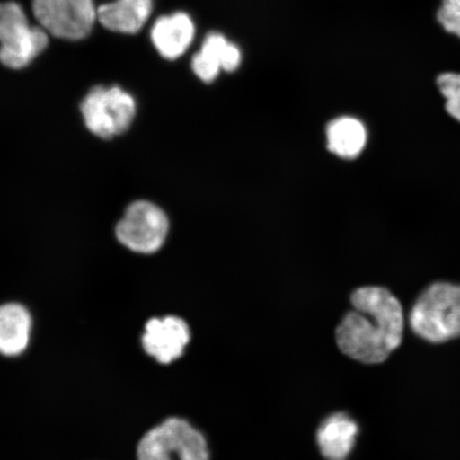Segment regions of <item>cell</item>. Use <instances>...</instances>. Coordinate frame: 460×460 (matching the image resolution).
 I'll use <instances>...</instances> for the list:
<instances>
[{"instance_id": "obj_4", "label": "cell", "mask_w": 460, "mask_h": 460, "mask_svg": "<svg viewBox=\"0 0 460 460\" xmlns=\"http://www.w3.org/2000/svg\"><path fill=\"white\" fill-rule=\"evenodd\" d=\"M210 460L203 434L180 418H170L144 435L137 460Z\"/></svg>"}, {"instance_id": "obj_8", "label": "cell", "mask_w": 460, "mask_h": 460, "mask_svg": "<svg viewBox=\"0 0 460 460\" xmlns=\"http://www.w3.org/2000/svg\"><path fill=\"white\" fill-rule=\"evenodd\" d=\"M190 341V330L178 316L149 320L142 337L146 352L160 364L169 365L181 358Z\"/></svg>"}, {"instance_id": "obj_9", "label": "cell", "mask_w": 460, "mask_h": 460, "mask_svg": "<svg viewBox=\"0 0 460 460\" xmlns=\"http://www.w3.org/2000/svg\"><path fill=\"white\" fill-rule=\"evenodd\" d=\"M195 28L186 13L161 16L155 22L151 38L158 53L168 60H176L186 53L194 38Z\"/></svg>"}, {"instance_id": "obj_10", "label": "cell", "mask_w": 460, "mask_h": 460, "mask_svg": "<svg viewBox=\"0 0 460 460\" xmlns=\"http://www.w3.org/2000/svg\"><path fill=\"white\" fill-rule=\"evenodd\" d=\"M153 0H115L97 8V20L113 32H139L151 16Z\"/></svg>"}, {"instance_id": "obj_14", "label": "cell", "mask_w": 460, "mask_h": 460, "mask_svg": "<svg viewBox=\"0 0 460 460\" xmlns=\"http://www.w3.org/2000/svg\"><path fill=\"white\" fill-rule=\"evenodd\" d=\"M437 85L446 97L447 111L460 122V74H441L437 78Z\"/></svg>"}, {"instance_id": "obj_2", "label": "cell", "mask_w": 460, "mask_h": 460, "mask_svg": "<svg viewBox=\"0 0 460 460\" xmlns=\"http://www.w3.org/2000/svg\"><path fill=\"white\" fill-rule=\"evenodd\" d=\"M411 325L430 342L460 337V286L437 283L428 288L412 308Z\"/></svg>"}, {"instance_id": "obj_12", "label": "cell", "mask_w": 460, "mask_h": 460, "mask_svg": "<svg viewBox=\"0 0 460 460\" xmlns=\"http://www.w3.org/2000/svg\"><path fill=\"white\" fill-rule=\"evenodd\" d=\"M31 330V316L19 304L0 306V354L16 356L24 352Z\"/></svg>"}, {"instance_id": "obj_7", "label": "cell", "mask_w": 460, "mask_h": 460, "mask_svg": "<svg viewBox=\"0 0 460 460\" xmlns=\"http://www.w3.org/2000/svg\"><path fill=\"white\" fill-rule=\"evenodd\" d=\"M32 11L46 32L70 41L88 37L97 20L94 0H32Z\"/></svg>"}, {"instance_id": "obj_16", "label": "cell", "mask_w": 460, "mask_h": 460, "mask_svg": "<svg viewBox=\"0 0 460 460\" xmlns=\"http://www.w3.org/2000/svg\"><path fill=\"white\" fill-rule=\"evenodd\" d=\"M192 70L204 83H211L217 77L222 67L214 58L199 50V53L193 57Z\"/></svg>"}, {"instance_id": "obj_1", "label": "cell", "mask_w": 460, "mask_h": 460, "mask_svg": "<svg viewBox=\"0 0 460 460\" xmlns=\"http://www.w3.org/2000/svg\"><path fill=\"white\" fill-rule=\"evenodd\" d=\"M354 310L336 331L339 349L349 358L376 365L400 347L404 315L393 293L382 287H364L350 297Z\"/></svg>"}, {"instance_id": "obj_13", "label": "cell", "mask_w": 460, "mask_h": 460, "mask_svg": "<svg viewBox=\"0 0 460 460\" xmlns=\"http://www.w3.org/2000/svg\"><path fill=\"white\" fill-rule=\"evenodd\" d=\"M327 147L343 159L358 158L366 147L367 135L359 119L342 117L333 119L326 130Z\"/></svg>"}, {"instance_id": "obj_6", "label": "cell", "mask_w": 460, "mask_h": 460, "mask_svg": "<svg viewBox=\"0 0 460 460\" xmlns=\"http://www.w3.org/2000/svg\"><path fill=\"white\" fill-rule=\"evenodd\" d=\"M170 229L169 218L156 204L137 200L128 207L115 227L120 244L137 254H154L164 246Z\"/></svg>"}, {"instance_id": "obj_5", "label": "cell", "mask_w": 460, "mask_h": 460, "mask_svg": "<svg viewBox=\"0 0 460 460\" xmlns=\"http://www.w3.org/2000/svg\"><path fill=\"white\" fill-rule=\"evenodd\" d=\"M84 122L101 139L123 135L134 122L137 102L134 96L119 86H95L80 105Z\"/></svg>"}, {"instance_id": "obj_15", "label": "cell", "mask_w": 460, "mask_h": 460, "mask_svg": "<svg viewBox=\"0 0 460 460\" xmlns=\"http://www.w3.org/2000/svg\"><path fill=\"white\" fill-rule=\"evenodd\" d=\"M437 21L447 32L460 39V0H442Z\"/></svg>"}, {"instance_id": "obj_11", "label": "cell", "mask_w": 460, "mask_h": 460, "mask_svg": "<svg viewBox=\"0 0 460 460\" xmlns=\"http://www.w3.org/2000/svg\"><path fill=\"white\" fill-rule=\"evenodd\" d=\"M358 434V425L343 412L327 418L316 433L322 456L327 460H347Z\"/></svg>"}, {"instance_id": "obj_3", "label": "cell", "mask_w": 460, "mask_h": 460, "mask_svg": "<svg viewBox=\"0 0 460 460\" xmlns=\"http://www.w3.org/2000/svg\"><path fill=\"white\" fill-rule=\"evenodd\" d=\"M49 33L29 22L24 9L14 2L0 3V63L22 70L48 48Z\"/></svg>"}]
</instances>
